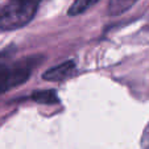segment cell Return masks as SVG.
I'll return each mask as SVG.
<instances>
[{
    "label": "cell",
    "mask_w": 149,
    "mask_h": 149,
    "mask_svg": "<svg viewBox=\"0 0 149 149\" xmlns=\"http://www.w3.org/2000/svg\"><path fill=\"white\" fill-rule=\"evenodd\" d=\"M31 99H33L36 103L40 104H56L59 102L57 93L54 90H37L32 93Z\"/></svg>",
    "instance_id": "obj_5"
},
{
    "label": "cell",
    "mask_w": 149,
    "mask_h": 149,
    "mask_svg": "<svg viewBox=\"0 0 149 149\" xmlns=\"http://www.w3.org/2000/svg\"><path fill=\"white\" fill-rule=\"evenodd\" d=\"M42 0H9L0 9V29L16 31L32 21Z\"/></svg>",
    "instance_id": "obj_1"
},
{
    "label": "cell",
    "mask_w": 149,
    "mask_h": 149,
    "mask_svg": "<svg viewBox=\"0 0 149 149\" xmlns=\"http://www.w3.org/2000/svg\"><path fill=\"white\" fill-rule=\"evenodd\" d=\"M74 71H75V62L65 61L62 63H59V65L46 70L45 73L42 74V79L48 82H61L73 75Z\"/></svg>",
    "instance_id": "obj_3"
},
{
    "label": "cell",
    "mask_w": 149,
    "mask_h": 149,
    "mask_svg": "<svg viewBox=\"0 0 149 149\" xmlns=\"http://www.w3.org/2000/svg\"><path fill=\"white\" fill-rule=\"evenodd\" d=\"M99 0H74V3L70 6L68 11L69 16H78V15L84 13L86 11L91 8L93 6H95Z\"/></svg>",
    "instance_id": "obj_6"
},
{
    "label": "cell",
    "mask_w": 149,
    "mask_h": 149,
    "mask_svg": "<svg viewBox=\"0 0 149 149\" xmlns=\"http://www.w3.org/2000/svg\"><path fill=\"white\" fill-rule=\"evenodd\" d=\"M139 0H110L107 7L108 16H119L131 9Z\"/></svg>",
    "instance_id": "obj_4"
},
{
    "label": "cell",
    "mask_w": 149,
    "mask_h": 149,
    "mask_svg": "<svg viewBox=\"0 0 149 149\" xmlns=\"http://www.w3.org/2000/svg\"><path fill=\"white\" fill-rule=\"evenodd\" d=\"M1 54H3V52L0 53V57H1ZM38 61L40 57H32V58L16 62L11 66L0 63V94L25 83Z\"/></svg>",
    "instance_id": "obj_2"
}]
</instances>
